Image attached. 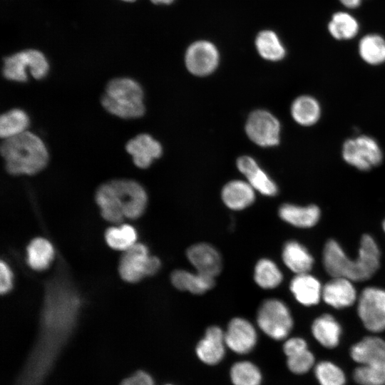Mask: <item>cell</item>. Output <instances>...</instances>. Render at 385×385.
Returning a JSON list of instances; mask_svg holds the SVG:
<instances>
[{
    "label": "cell",
    "mask_w": 385,
    "mask_h": 385,
    "mask_svg": "<svg viewBox=\"0 0 385 385\" xmlns=\"http://www.w3.org/2000/svg\"><path fill=\"white\" fill-rule=\"evenodd\" d=\"M283 279L282 273L272 260L262 258L254 268V280L262 289H271L278 287Z\"/></svg>",
    "instance_id": "cell-31"
},
{
    "label": "cell",
    "mask_w": 385,
    "mask_h": 385,
    "mask_svg": "<svg viewBox=\"0 0 385 385\" xmlns=\"http://www.w3.org/2000/svg\"><path fill=\"white\" fill-rule=\"evenodd\" d=\"M0 150L5 168L12 175H35L43 170L48 162L43 142L27 130L4 139Z\"/></svg>",
    "instance_id": "cell-2"
},
{
    "label": "cell",
    "mask_w": 385,
    "mask_h": 385,
    "mask_svg": "<svg viewBox=\"0 0 385 385\" xmlns=\"http://www.w3.org/2000/svg\"><path fill=\"white\" fill-rule=\"evenodd\" d=\"M289 288L295 299L304 306L317 304L322 297L320 282L308 273L297 274L292 279Z\"/></svg>",
    "instance_id": "cell-23"
},
{
    "label": "cell",
    "mask_w": 385,
    "mask_h": 385,
    "mask_svg": "<svg viewBox=\"0 0 385 385\" xmlns=\"http://www.w3.org/2000/svg\"><path fill=\"white\" fill-rule=\"evenodd\" d=\"M225 332L217 326H210L195 346L197 358L205 364H218L225 355Z\"/></svg>",
    "instance_id": "cell-14"
},
{
    "label": "cell",
    "mask_w": 385,
    "mask_h": 385,
    "mask_svg": "<svg viewBox=\"0 0 385 385\" xmlns=\"http://www.w3.org/2000/svg\"><path fill=\"white\" fill-rule=\"evenodd\" d=\"M165 385H173V384H165Z\"/></svg>",
    "instance_id": "cell-44"
},
{
    "label": "cell",
    "mask_w": 385,
    "mask_h": 385,
    "mask_svg": "<svg viewBox=\"0 0 385 385\" xmlns=\"http://www.w3.org/2000/svg\"><path fill=\"white\" fill-rule=\"evenodd\" d=\"M255 47L263 59L277 62L286 56V48L279 35L272 29L259 31L255 38Z\"/></svg>",
    "instance_id": "cell-24"
},
{
    "label": "cell",
    "mask_w": 385,
    "mask_h": 385,
    "mask_svg": "<svg viewBox=\"0 0 385 385\" xmlns=\"http://www.w3.org/2000/svg\"><path fill=\"white\" fill-rule=\"evenodd\" d=\"M224 204L233 210H241L250 206L255 200V189L248 182L232 180L222 190Z\"/></svg>",
    "instance_id": "cell-21"
},
{
    "label": "cell",
    "mask_w": 385,
    "mask_h": 385,
    "mask_svg": "<svg viewBox=\"0 0 385 385\" xmlns=\"http://www.w3.org/2000/svg\"><path fill=\"white\" fill-rule=\"evenodd\" d=\"M282 257L284 265L297 274L308 273L313 265V258L308 250L297 241L284 245Z\"/></svg>",
    "instance_id": "cell-26"
},
{
    "label": "cell",
    "mask_w": 385,
    "mask_h": 385,
    "mask_svg": "<svg viewBox=\"0 0 385 385\" xmlns=\"http://www.w3.org/2000/svg\"><path fill=\"white\" fill-rule=\"evenodd\" d=\"M257 323L267 337L277 341L287 338L293 327L289 309L276 298L267 299L261 304L257 313Z\"/></svg>",
    "instance_id": "cell-4"
},
{
    "label": "cell",
    "mask_w": 385,
    "mask_h": 385,
    "mask_svg": "<svg viewBox=\"0 0 385 385\" xmlns=\"http://www.w3.org/2000/svg\"><path fill=\"white\" fill-rule=\"evenodd\" d=\"M281 126L278 119L265 110H257L249 115L245 131L248 138L261 147H272L279 142Z\"/></svg>",
    "instance_id": "cell-11"
},
{
    "label": "cell",
    "mask_w": 385,
    "mask_h": 385,
    "mask_svg": "<svg viewBox=\"0 0 385 385\" xmlns=\"http://www.w3.org/2000/svg\"><path fill=\"white\" fill-rule=\"evenodd\" d=\"M284 353L287 356V367L294 374H304L314 365V355L307 349V342L302 338L289 341L284 348Z\"/></svg>",
    "instance_id": "cell-20"
},
{
    "label": "cell",
    "mask_w": 385,
    "mask_h": 385,
    "mask_svg": "<svg viewBox=\"0 0 385 385\" xmlns=\"http://www.w3.org/2000/svg\"><path fill=\"white\" fill-rule=\"evenodd\" d=\"M354 379L360 385H385V366L361 364L354 370Z\"/></svg>",
    "instance_id": "cell-37"
},
{
    "label": "cell",
    "mask_w": 385,
    "mask_h": 385,
    "mask_svg": "<svg viewBox=\"0 0 385 385\" xmlns=\"http://www.w3.org/2000/svg\"><path fill=\"white\" fill-rule=\"evenodd\" d=\"M101 102L108 113L123 119L140 118L145 110L141 86L128 78L110 81Z\"/></svg>",
    "instance_id": "cell-3"
},
{
    "label": "cell",
    "mask_w": 385,
    "mask_h": 385,
    "mask_svg": "<svg viewBox=\"0 0 385 385\" xmlns=\"http://www.w3.org/2000/svg\"><path fill=\"white\" fill-rule=\"evenodd\" d=\"M291 115L302 126H312L320 119L322 108L313 96L302 95L294 99L291 105Z\"/></svg>",
    "instance_id": "cell-25"
},
{
    "label": "cell",
    "mask_w": 385,
    "mask_h": 385,
    "mask_svg": "<svg viewBox=\"0 0 385 385\" xmlns=\"http://www.w3.org/2000/svg\"><path fill=\"white\" fill-rule=\"evenodd\" d=\"M29 118L26 113L19 108L11 109L1 115L0 135L3 139L15 136L26 131Z\"/></svg>",
    "instance_id": "cell-33"
},
{
    "label": "cell",
    "mask_w": 385,
    "mask_h": 385,
    "mask_svg": "<svg viewBox=\"0 0 385 385\" xmlns=\"http://www.w3.org/2000/svg\"><path fill=\"white\" fill-rule=\"evenodd\" d=\"M359 251L358 257L351 260L335 240H329L323 251V264L326 271L333 277H344L351 281L361 282L369 279L379 267V249L370 235H364Z\"/></svg>",
    "instance_id": "cell-1"
},
{
    "label": "cell",
    "mask_w": 385,
    "mask_h": 385,
    "mask_svg": "<svg viewBox=\"0 0 385 385\" xmlns=\"http://www.w3.org/2000/svg\"><path fill=\"white\" fill-rule=\"evenodd\" d=\"M359 53L366 63L377 66L385 62V39L380 35L364 36L359 43Z\"/></svg>",
    "instance_id": "cell-28"
},
{
    "label": "cell",
    "mask_w": 385,
    "mask_h": 385,
    "mask_svg": "<svg viewBox=\"0 0 385 385\" xmlns=\"http://www.w3.org/2000/svg\"><path fill=\"white\" fill-rule=\"evenodd\" d=\"M314 373L321 385H344L346 381L343 371L330 361L319 363L315 367Z\"/></svg>",
    "instance_id": "cell-36"
},
{
    "label": "cell",
    "mask_w": 385,
    "mask_h": 385,
    "mask_svg": "<svg viewBox=\"0 0 385 385\" xmlns=\"http://www.w3.org/2000/svg\"><path fill=\"white\" fill-rule=\"evenodd\" d=\"M383 227H384V231H385V220H384V222H383Z\"/></svg>",
    "instance_id": "cell-42"
},
{
    "label": "cell",
    "mask_w": 385,
    "mask_h": 385,
    "mask_svg": "<svg viewBox=\"0 0 385 385\" xmlns=\"http://www.w3.org/2000/svg\"><path fill=\"white\" fill-rule=\"evenodd\" d=\"M125 149L132 156L134 164L141 169L150 166L163 152L160 143L146 133L139 134L128 141Z\"/></svg>",
    "instance_id": "cell-15"
},
{
    "label": "cell",
    "mask_w": 385,
    "mask_h": 385,
    "mask_svg": "<svg viewBox=\"0 0 385 385\" xmlns=\"http://www.w3.org/2000/svg\"><path fill=\"white\" fill-rule=\"evenodd\" d=\"M52 245L46 239H34L27 247V262L35 270L46 269L53 258Z\"/></svg>",
    "instance_id": "cell-29"
},
{
    "label": "cell",
    "mask_w": 385,
    "mask_h": 385,
    "mask_svg": "<svg viewBox=\"0 0 385 385\" xmlns=\"http://www.w3.org/2000/svg\"><path fill=\"white\" fill-rule=\"evenodd\" d=\"M230 379L233 385H261L262 374L252 361H240L232 365Z\"/></svg>",
    "instance_id": "cell-34"
},
{
    "label": "cell",
    "mask_w": 385,
    "mask_h": 385,
    "mask_svg": "<svg viewBox=\"0 0 385 385\" xmlns=\"http://www.w3.org/2000/svg\"><path fill=\"white\" fill-rule=\"evenodd\" d=\"M279 216L284 222L297 227H311L320 218V210L316 205L299 206L291 203L282 205Z\"/></svg>",
    "instance_id": "cell-22"
},
{
    "label": "cell",
    "mask_w": 385,
    "mask_h": 385,
    "mask_svg": "<svg viewBox=\"0 0 385 385\" xmlns=\"http://www.w3.org/2000/svg\"><path fill=\"white\" fill-rule=\"evenodd\" d=\"M357 311L364 326L372 332L385 330V290L365 288L359 299Z\"/></svg>",
    "instance_id": "cell-10"
},
{
    "label": "cell",
    "mask_w": 385,
    "mask_h": 385,
    "mask_svg": "<svg viewBox=\"0 0 385 385\" xmlns=\"http://www.w3.org/2000/svg\"><path fill=\"white\" fill-rule=\"evenodd\" d=\"M220 52L211 41L198 39L186 48L184 61L187 70L197 76H206L212 73L220 63Z\"/></svg>",
    "instance_id": "cell-9"
},
{
    "label": "cell",
    "mask_w": 385,
    "mask_h": 385,
    "mask_svg": "<svg viewBox=\"0 0 385 385\" xmlns=\"http://www.w3.org/2000/svg\"><path fill=\"white\" fill-rule=\"evenodd\" d=\"M49 66L44 55L36 50L22 51L6 57L4 61L3 75L10 81L26 82L27 70L36 79H42L48 73Z\"/></svg>",
    "instance_id": "cell-5"
},
{
    "label": "cell",
    "mask_w": 385,
    "mask_h": 385,
    "mask_svg": "<svg viewBox=\"0 0 385 385\" xmlns=\"http://www.w3.org/2000/svg\"><path fill=\"white\" fill-rule=\"evenodd\" d=\"M12 287V273L7 265L3 261L0 263V292L1 293H7Z\"/></svg>",
    "instance_id": "cell-39"
},
{
    "label": "cell",
    "mask_w": 385,
    "mask_h": 385,
    "mask_svg": "<svg viewBox=\"0 0 385 385\" xmlns=\"http://www.w3.org/2000/svg\"><path fill=\"white\" fill-rule=\"evenodd\" d=\"M359 30L357 20L350 14L338 11L328 24L330 35L337 40H349L355 37Z\"/></svg>",
    "instance_id": "cell-30"
},
{
    "label": "cell",
    "mask_w": 385,
    "mask_h": 385,
    "mask_svg": "<svg viewBox=\"0 0 385 385\" xmlns=\"http://www.w3.org/2000/svg\"><path fill=\"white\" fill-rule=\"evenodd\" d=\"M342 155L347 164L361 171L370 170L383 160V152L378 142L366 135L346 140Z\"/></svg>",
    "instance_id": "cell-7"
},
{
    "label": "cell",
    "mask_w": 385,
    "mask_h": 385,
    "mask_svg": "<svg viewBox=\"0 0 385 385\" xmlns=\"http://www.w3.org/2000/svg\"><path fill=\"white\" fill-rule=\"evenodd\" d=\"M173 285L180 291L193 294H201L211 289L215 285V277L185 270H175L170 275Z\"/></svg>",
    "instance_id": "cell-19"
},
{
    "label": "cell",
    "mask_w": 385,
    "mask_h": 385,
    "mask_svg": "<svg viewBox=\"0 0 385 385\" xmlns=\"http://www.w3.org/2000/svg\"><path fill=\"white\" fill-rule=\"evenodd\" d=\"M120 385H155L153 377L145 371H138L125 379Z\"/></svg>",
    "instance_id": "cell-38"
},
{
    "label": "cell",
    "mask_w": 385,
    "mask_h": 385,
    "mask_svg": "<svg viewBox=\"0 0 385 385\" xmlns=\"http://www.w3.org/2000/svg\"><path fill=\"white\" fill-rule=\"evenodd\" d=\"M350 354L360 364L385 366V341L377 337H365L351 348Z\"/></svg>",
    "instance_id": "cell-18"
},
{
    "label": "cell",
    "mask_w": 385,
    "mask_h": 385,
    "mask_svg": "<svg viewBox=\"0 0 385 385\" xmlns=\"http://www.w3.org/2000/svg\"><path fill=\"white\" fill-rule=\"evenodd\" d=\"M155 4L168 5L172 4L175 0H150Z\"/></svg>",
    "instance_id": "cell-41"
},
{
    "label": "cell",
    "mask_w": 385,
    "mask_h": 385,
    "mask_svg": "<svg viewBox=\"0 0 385 385\" xmlns=\"http://www.w3.org/2000/svg\"><path fill=\"white\" fill-rule=\"evenodd\" d=\"M123 1L131 2V1H135V0H123Z\"/></svg>",
    "instance_id": "cell-43"
},
{
    "label": "cell",
    "mask_w": 385,
    "mask_h": 385,
    "mask_svg": "<svg viewBox=\"0 0 385 385\" xmlns=\"http://www.w3.org/2000/svg\"><path fill=\"white\" fill-rule=\"evenodd\" d=\"M237 166L255 190L266 196L277 195L278 188L276 183L252 157L247 155L240 157L237 160Z\"/></svg>",
    "instance_id": "cell-16"
},
{
    "label": "cell",
    "mask_w": 385,
    "mask_h": 385,
    "mask_svg": "<svg viewBox=\"0 0 385 385\" xmlns=\"http://www.w3.org/2000/svg\"><path fill=\"white\" fill-rule=\"evenodd\" d=\"M344 6L355 9L361 5L362 0H339Z\"/></svg>",
    "instance_id": "cell-40"
},
{
    "label": "cell",
    "mask_w": 385,
    "mask_h": 385,
    "mask_svg": "<svg viewBox=\"0 0 385 385\" xmlns=\"http://www.w3.org/2000/svg\"><path fill=\"white\" fill-rule=\"evenodd\" d=\"M186 257L196 272L215 278L222 268V260L220 252L212 245L199 242L188 247Z\"/></svg>",
    "instance_id": "cell-13"
},
{
    "label": "cell",
    "mask_w": 385,
    "mask_h": 385,
    "mask_svg": "<svg viewBox=\"0 0 385 385\" xmlns=\"http://www.w3.org/2000/svg\"><path fill=\"white\" fill-rule=\"evenodd\" d=\"M227 348L237 354H247L257 343V333L253 324L242 317L232 319L225 332Z\"/></svg>",
    "instance_id": "cell-12"
},
{
    "label": "cell",
    "mask_w": 385,
    "mask_h": 385,
    "mask_svg": "<svg viewBox=\"0 0 385 385\" xmlns=\"http://www.w3.org/2000/svg\"><path fill=\"white\" fill-rule=\"evenodd\" d=\"M125 217L136 219L144 212L148 196L143 186L130 179H116L107 182Z\"/></svg>",
    "instance_id": "cell-8"
},
{
    "label": "cell",
    "mask_w": 385,
    "mask_h": 385,
    "mask_svg": "<svg viewBox=\"0 0 385 385\" xmlns=\"http://www.w3.org/2000/svg\"><path fill=\"white\" fill-rule=\"evenodd\" d=\"M96 201L102 217L112 223L121 222L125 217L118 205L108 183L102 184L96 190Z\"/></svg>",
    "instance_id": "cell-32"
},
{
    "label": "cell",
    "mask_w": 385,
    "mask_h": 385,
    "mask_svg": "<svg viewBox=\"0 0 385 385\" xmlns=\"http://www.w3.org/2000/svg\"><path fill=\"white\" fill-rule=\"evenodd\" d=\"M322 297L329 305L340 309L353 304L356 292L351 280L334 277L322 287Z\"/></svg>",
    "instance_id": "cell-17"
},
{
    "label": "cell",
    "mask_w": 385,
    "mask_h": 385,
    "mask_svg": "<svg viewBox=\"0 0 385 385\" xmlns=\"http://www.w3.org/2000/svg\"><path fill=\"white\" fill-rule=\"evenodd\" d=\"M314 338L324 347L332 349L339 342L341 327L330 314H324L317 317L312 325Z\"/></svg>",
    "instance_id": "cell-27"
},
{
    "label": "cell",
    "mask_w": 385,
    "mask_h": 385,
    "mask_svg": "<svg viewBox=\"0 0 385 385\" xmlns=\"http://www.w3.org/2000/svg\"><path fill=\"white\" fill-rule=\"evenodd\" d=\"M160 261L149 255L147 247L142 243H135L124 250L119 262V274L128 282H136L147 276L158 272Z\"/></svg>",
    "instance_id": "cell-6"
},
{
    "label": "cell",
    "mask_w": 385,
    "mask_h": 385,
    "mask_svg": "<svg viewBox=\"0 0 385 385\" xmlns=\"http://www.w3.org/2000/svg\"><path fill=\"white\" fill-rule=\"evenodd\" d=\"M105 238L111 247L124 251L136 243L137 233L133 227L124 224L108 228L105 233Z\"/></svg>",
    "instance_id": "cell-35"
}]
</instances>
